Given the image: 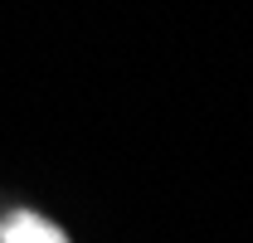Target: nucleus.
Masks as SVG:
<instances>
[{"mask_svg": "<svg viewBox=\"0 0 253 243\" xmlns=\"http://www.w3.org/2000/svg\"><path fill=\"white\" fill-rule=\"evenodd\" d=\"M0 243H68V239H63L59 224H49L30 209H15L0 219Z\"/></svg>", "mask_w": 253, "mask_h": 243, "instance_id": "1", "label": "nucleus"}]
</instances>
